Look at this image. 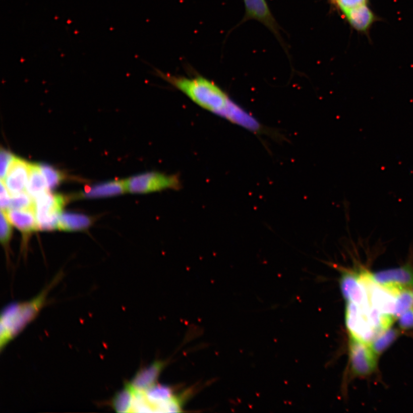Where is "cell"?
I'll use <instances>...</instances> for the list:
<instances>
[{
  "instance_id": "6da1fadb",
  "label": "cell",
  "mask_w": 413,
  "mask_h": 413,
  "mask_svg": "<svg viewBox=\"0 0 413 413\" xmlns=\"http://www.w3.org/2000/svg\"><path fill=\"white\" fill-rule=\"evenodd\" d=\"M159 74L198 106L233 124L243 128L251 119V113L233 101L226 92L209 79L200 76L188 78Z\"/></svg>"
},
{
  "instance_id": "7a4b0ae2",
  "label": "cell",
  "mask_w": 413,
  "mask_h": 413,
  "mask_svg": "<svg viewBox=\"0 0 413 413\" xmlns=\"http://www.w3.org/2000/svg\"><path fill=\"white\" fill-rule=\"evenodd\" d=\"M184 398L170 388L155 385L143 390L133 389L127 383L110 402L117 412H179Z\"/></svg>"
},
{
  "instance_id": "3957f363",
  "label": "cell",
  "mask_w": 413,
  "mask_h": 413,
  "mask_svg": "<svg viewBox=\"0 0 413 413\" xmlns=\"http://www.w3.org/2000/svg\"><path fill=\"white\" fill-rule=\"evenodd\" d=\"M47 295L45 290L30 301L12 303L4 309L0 319L2 351L36 318L45 305Z\"/></svg>"
},
{
  "instance_id": "277c9868",
  "label": "cell",
  "mask_w": 413,
  "mask_h": 413,
  "mask_svg": "<svg viewBox=\"0 0 413 413\" xmlns=\"http://www.w3.org/2000/svg\"><path fill=\"white\" fill-rule=\"evenodd\" d=\"M127 190L134 194H148L166 190H176L182 186L178 175L160 172L139 173L125 180Z\"/></svg>"
},
{
  "instance_id": "5b68a950",
  "label": "cell",
  "mask_w": 413,
  "mask_h": 413,
  "mask_svg": "<svg viewBox=\"0 0 413 413\" xmlns=\"http://www.w3.org/2000/svg\"><path fill=\"white\" fill-rule=\"evenodd\" d=\"M65 199L61 195L46 192L35 199V214L38 228L42 230L57 228Z\"/></svg>"
},
{
  "instance_id": "8992f818",
  "label": "cell",
  "mask_w": 413,
  "mask_h": 413,
  "mask_svg": "<svg viewBox=\"0 0 413 413\" xmlns=\"http://www.w3.org/2000/svg\"><path fill=\"white\" fill-rule=\"evenodd\" d=\"M370 277L375 283L398 293L403 290H413V266L406 263L402 266L373 273Z\"/></svg>"
},
{
  "instance_id": "52a82bcc",
  "label": "cell",
  "mask_w": 413,
  "mask_h": 413,
  "mask_svg": "<svg viewBox=\"0 0 413 413\" xmlns=\"http://www.w3.org/2000/svg\"><path fill=\"white\" fill-rule=\"evenodd\" d=\"M377 357L370 344L350 336V365L356 376L367 377L374 372L377 367Z\"/></svg>"
},
{
  "instance_id": "ba28073f",
  "label": "cell",
  "mask_w": 413,
  "mask_h": 413,
  "mask_svg": "<svg viewBox=\"0 0 413 413\" xmlns=\"http://www.w3.org/2000/svg\"><path fill=\"white\" fill-rule=\"evenodd\" d=\"M342 294L347 302L352 303L360 307L370 305L368 291L361 273L344 270L340 278Z\"/></svg>"
},
{
  "instance_id": "9c48e42d",
  "label": "cell",
  "mask_w": 413,
  "mask_h": 413,
  "mask_svg": "<svg viewBox=\"0 0 413 413\" xmlns=\"http://www.w3.org/2000/svg\"><path fill=\"white\" fill-rule=\"evenodd\" d=\"M31 164L20 158H15L3 181L12 195L22 193L26 189Z\"/></svg>"
},
{
  "instance_id": "30bf717a",
  "label": "cell",
  "mask_w": 413,
  "mask_h": 413,
  "mask_svg": "<svg viewBox=\"0 0 413 413\" xmlns=\"http://www.w3.org/2000/svg\"><path fill=\"white\" fill-rule=\"evenodd\" d=\"M245 7L244 21L256 20L265 25L275 35H278L277 24L266 0H244Z\"/></svg>"
},
{
  "instance_id": "8fae6325",
  "label": "cell",
  "mask_w": 413,
  "mask_h": 413,
  "mask_svg": "<svg viewBox=\"0 0 413 413\" xmlns=\"http://www.w3.org/2000/svg\"><path fill=\"white\" fill-rule=\"evenodd\" d=\"M4 212L10 222L24 234H30L39 229L34 210L9 209Z\"/></svg>"
},
{
  "instance_id": "7c38bea8",
  "label": "cell",
  "mask_w": 413,
  "mask_h": 413,
  "mask_svg": "<svg viewBox=\"0 0 413 413\" xmlns=\"http://www.w3.org/2000/svg\"><path fill=\"white\" fill-rule=\"evenodd\" d=\"M163 367L161 362L154 363L147 368L139 371L133 378L128 385L138 390H143L148 389L155 384L159 376L161 369Z\"/></svg>"
},
{
  "instance_id": "4fadbf2b",
  "label": "cell",
  "mask_w": 413,
  "mask_h": 413,
  "mask_svg": "<svg viewBox=\"0 0 413 413\" xmlns=\"http://www.w3.org/2000/svg\"><path fill=\"white\" fill-rule=\"evenodd\" d=\"M127 192L125 181H114L91 187H87L83 194L86 198H101L119 195Z\"/></svg>"
},
{
  "instance_id": "5bb4252c",
  "label": "cell",
  "mask_w": 413,
  "mask_h": 413,
  "mask_svg": "<svg viewBox=\"0 0 413 413\" xmlns=\"http://www.w3.org/2000/svg\"><path fill=\"white\" fill-rule=\"evenodd\" d=\"M348 22L356 30L366 31L373 23L374 16L367 5L346 12L344 14Z\"/></svg>"
},
{
  "instance_id": "9a60e30c",
  "label": "cell",
  "mask_w": 413,
  "mask_h": 413,
  "mask_svg": "<svg viewBox=\"0 0 413 413\" xmlns=\"http://www.w3.org/2000/svg\"><path fill=\"white\" fill-rule=\"evenodd\" d=\"M48 187L39 165L31 164L30 176L26 187L27 193L35 199L47 191Z\"/></svg>"
},
{
  "instance_id": "2e32d148",
  "label": "cell",
  "mask_w": 413,
  "mask_h": 413,
  "mask_svg": "<svg viewBox=\"0 0 413 413\" xmlns=\"http://www.w3.org/2000/svg\"><path fill=\"white\" fill-rule=\"evenodd\" d=\"M91 219L85 215L65 213L62 214L58 223L57 228L64 231L82 230L89 227Z\"/></svg>"
},
{
  "instance_id": "e0dca14e",
  "label": "cell",
  "mask_w": 413,
  "mask_h": 413,
  "mask_svg": "<svg viewBox=\"0 0 413 413\" xmlns=\"http://www.w3.org/2000/svg\"><path fill=\"white\" fill-rule=\"evenodd\" d=\"M399 335L397 329L389 328L379 335L370 344L371 348L378 356L394 343Z\"/></svg>"
},
{
  "instance_id": "ac0fdd59",
  "label": "cell",
  "mask_w": 413,
  "mask_h": 413,
  "mask_svg": "<svg viewBox=\"0 0 413 413\" xmlns=\"http://www.w3.org/2000/svg\"><path fill=\"white\" fill-rule=\"evenodd\" d=\"M413 307V290L400 291L396 296L394 317L398 318L404 312Z\"/></svg>"
},
{
  "instance_id": "d6986e66",
  "label": "cell",
  "mask_w": 413,
  "mask_h": 413,
  "mask_svg": "<svg viewBox=\"0 0 413 413\" xmlns=\"http://www.w3.org/2000/svg\"><path fill=\"white\" fill-rule=\"evenodd\" d=\"M10 209L35 210V202L27 193H20L12 195Z\"/></svg>"
},
{
  "instance_id": "ffe728a7",
  "label": "cell",
  "mask_w": 413,
  "mask_h": 413,
  "mask_svg": "<svg viewBox=\"0 0 413 413\" xmlns=\"http://www.w3.org/2000/svg\"><path fill=\"white\" fill-rule=\"evenodd\" d=\"M39 166L41 172L47 183L48 189L50 190L55 189L62 181V174L51 166L46 164H41Z\"/></svg>"
},
{
  "instance_id": "44dd1931",
  "label": "cell",
  "mask_w": 413,
  "mask_h": 413,
  "mask_svg": "<svg viewBox=\"0 0 413 413\" xmlns=\"http://www.w3.org/2000/svg\"><path fill=\"white\" fill-rule=\"evenodd\" d=\"M343 14L349 10L367 5V0H331Z\"/></svg>"
},
{
  "instance_id": "7402d4cb",
  "label": "cell",
  "mask_w": 413,
  "mask_h": 413,
  "mask_svg": "<svg viewBox=\"0 0 413 413\" xmlns=\"http://www.w3.org/2000/svg\"><path fill=\"white\" fill-rule=\"evenodd\" d=\"M12 227L5 212L1 211V241L4 245L9 243L12 235Z\"/></svg>"
},
{
  "instance_id": "603a6c76",
  "label": "cell",
  "mask_w": 413,
  "mask_h": 413,
  "mask_svg": "<svg viewBox=\"0 0 413 413\" xmlns=\"http://www.w3.org/2000/svg\"><path fill=\"white\" fill-rule=\"evenodd\" d=\"M15 157L11 152L2 150L1 151V179L3 181L5 179L8 170H9L12 162L15 159Z\"/></svg>"
},
{
  "instance_id": "cb8c5ba5",
  "label": "cell",
  "mask_w": 413,
  "mask_h": 413,
  "mask_svg": "<svg viewBox=\"0 0 413 413\" xmlns=\"http://www.w3.org/2000/svg\"><path fill=\"white\" fill-rule=\"evenodd\" d=\"M398 325L400 328L405 330L413 328V308L398 317Z\"/></svg>"
},
{
  "instance_id": "d4e9b609",
  "label": "cell",
  "mask_w": 413,
  "mask_h": 413,
  "mask_svg": "<svg viewBox=\"0 0 413 413\" xmlns=\"http://www.w3.org/2000/svg\"><path fill=\"white\" fill-rule=\"evenodd\" d=\"M0 194H1L0 203H1L2 211H6L9 210L12 197H10L11 194L3 181L1 182V193Z\"/></svg>"
}]
</instances>
